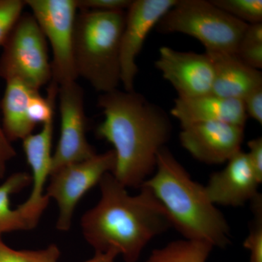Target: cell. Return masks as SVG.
<instances>
[{"label": "cell", "instance_id": "cell-29", "mask_svg": "<svg viewBox=\"0 0 262 262\" xmlns=\"http://www.w3.org/2000/svg\"><path fill=\"white\" fill-rule=\"evenodd\" d=\"M117 256L118 254L114 251H107L104 253L96 252L94 257L84 262H115Z\"/></svg>", "mask_w": 262, "mask_h": 262}, {"label": "cell", "instance_id": "cell-20", "mask_svg": "<svg viewBox=\"0 0 262 262\" xmlns=\"http://www.w3.org/2000/svg\"><path fill=\"white\" fill-rule=\"evenodd\" d=\"M235 55L248 67L255 70H261L262 23L248 26L241 38Z\"/></svg>", "mask_w": 262, "mask_h": 262}, {"label": "cell", "instance_id": "cell-17", "mask_svg": "<svg viewBox=\"0 0 262 262\" xmlns=\"http://www.w3.org/2000/svg\"><path fill=\"white\" fill-rule=\"evenodd\" d=\"M4 96L0 101L3 113V127L10 141L23 140L32 134L36 125L29 117L30 98L37 90L18 80L5 81Z\"/></svg>", "mask_w": 262, "mask_h": 262}, {"label": "cell", "instance_id": "cell-21", "mask_svg": "<svg viewBox=\"0 0 262 262\" xmlns=\"http://www.w3.org/2000/svg\"><path fill=\"white\" fill-rule=\"evenodd\" d=\"M211 2L227 14L248 25L262 23L261 0H211Z\"/></svg>", "mask_w": 262, "mask_h": 262}, {"label": "cell", "instance_id": "cell-27", "mask_svg": "<svg viewBox=\"0 0 262 262\" xmlns=\"http://www.w3.org/2000/svg\"><path fill=\"white\" fill-rule=\"evenodd\" d=\"M248 160L259 182L262 183V138H256L248 141Z\"/></svg>", "mask_w": 262, "mask_h": 262}, {"label": "cell", "instance_id": "cell-5", "mask_svg": "<svg viewBox=\"0 0 262 262\" xmlns=\"http://www.w3.org/2000/svg\"><path fill=\"white\" fill-rule=\"evenodd\" d=\"M248 24L206 0H178L157 25L161 34L180 33L198 39L206 53L235 54Z\"/></svg>", "mask_w": 262, "mask_h": 262}, {"label": "cell", "instance_id": "cell-18", "mask_svg": "<svg viewBox=\"0 0 262 262\" xmlns=\"http://www.w3.org/2000/svg\"><path fill=\"white\" fill-rule=\"evenodd\" d=\"M32 184V177L25 172L10 176L0 185V237L2 234L15 231L31 230L37 225L17 207L10 206V196Z\"/></svg>", "mask_w": 262, "mask_h": 262}, {"label": "cell", "instance_id": "cell-7", "mask_svg": "<svg viewBox=\"0 0 262 262\" xmlns=\"http://www.w3.org/2000/svg\"><path fill=\"white\" fill-rule=\"evenodd\" d=\"M53 52L52 80L58 86L77 80L74 34L76 0H25Z\"/></svg>", "mask_w": 262, "mask_h": 262}, {"label": "cell", "instance_id": "cell-8", "mask_svg": "<svg viewBox=\"0 0 262 262\" xmlns=\"http://www.w3.org/2000/svg\"><path fill=\"white\" fill-rule=\"evenodd\" d=\"M115 166V151L111 149L83 161L65 165L51 174L49 186L45 194L50 200H55L58 205L56 227L58 230H70L79 202L86 193L99 184L106 173H113Z\"/></svg>", "mask_w": 262, "mask_h": 262}, {"label": "cell", "instance_id": "cell-12", "mask_svg": "<svg viewBox=\"0 0 262 262\" xmlns=\"http://www.w3.org/2000/svg\"><path fill=\"white\" fill-rule=\"evenodd\" d=\"M181 144L194 159L215 165L227 161L241 150L244 127L223 122H198L181 125Z\"/></svg>", "mask_w": 262, "mask_h": 262}, {"label": "cell", "instance_id": "cell-10", "mask_svg": "<svg viewBox=\"0 0 262 262\" xmlns=\"http://www.w3.org/2000/svg\"><path fill=\"white\" fill-rule=\"evenodd\" d=\"M178 0H134L126 11L120 42V75L125 91H134L136 58L146 38Z\"/></svg>", "mask_w": 262, "mask_h": 262}, {"label": "cell", "instance_id": "cell-23", "mask_svg": "<svg viewBox=\"0 0 262 262\" xmlns=\"http://www.w3.org/2000/svg\"><path fill=\"white\" fill-rule=\"evenodd\" d=\"M251 202L254 221L244 246L250 252V262H262V200L258 194Z\"/></svg>", "mask_w": 262, "mask_h": 262}, {"label": "cell", "instance_id": "cell-1", "mask_svg": "<svg viewBox=\"0 0 262 262\" xmlns=\"http://www.w3.org/2000/svg\"><path fill=\"white\" fill-rule=\"evenodd\" d=\"M98 105L104 120L96 134L114 147L113 177L126 188H139L154 173L160 150L170 139L168 114L139 93L118 89L102 94Z\"/></svg>", "mask_w": 262, "mask_h": 262}, {"label": "cell", "instance_id": "cell-15", "mask_svg": "<svg viewBox=\"0 0 262 262\" xmlns=\"http://www.w3.org/2000/svg\"><path fill=\"white\" fill-rule=\"evenodd\" d=\"M170 115L181 125L216 122L246 126L247 114L243 101L209 93L191 98H176Z\"/></svg>", "mask_w": 262, "mask_h": 262}, {"label": "cell", "instance_id": "cell-22", "mask_svg": "<svg viewBox=\"0 0 262 262\" xmlns=\"http://www.w3.org/2000/svg\"><path fill=\"white\" fill-rule=\"evenodd\" d=\"M60 256L59 248L55 244L37 251H16L7 246L0 237V262H58Z\"/></svg>", "mask_w": 262, "mask_h": 262}, {"label": "cell", "instance_id": "cell-24", "mask_svg": "<svg viewBox=\"0 0 262 262\" xmlns=\"http://www.w3.org/2000/svg\"><path fill=\"white\" fill-rule=\"evenodd\" d=\"M25 6V0H0V46L8 39Z\"/></svg>", "mask_w": 262, "mask_h": 262}, {"label": "cell", "instance_id": "cell-19", "mask_svg": "<svg viewBox=\"0 0 262 262\" xmlns=\"http://www.w3.org/2000/svg\"><path fill=\"white\" fill-rule=\"evenodd\" d=\"M213 248L207 243L179 239L154 250L145 262H206Z\"/></svg>", "mask_w": 262, "mask_h": 262}, {"label": "cell", "instance_id": "cell-25", "mask_svg": "<svg viewBox=\"0 0 262 262\" xmlns=\"http://www.w3.org/2000/svg\"><path fill=\"white\" fill-rule=\"evenodd\" d=\"M78 9L100 12L126 11L132 0H76Z\"/></svg>", "mask_w": 262, "mask_h": 262}, {"label": "cell", "instance_id": "cell-4", "mask_svg": "<svg viewBox=\"0 0 262 262\" xmlns=\"http://www.w3.org/2000/svg\"><path fill=\"white\" fill-rule=\"evenodd\" d=\"M126 11L80 9L76 18L74 60L77 77L102 94L121 83L120 42Z\"/></svg>", "mask_w": 262, "mask_h": 262}, {"label": "cell", "instance_id": "cell-6", "mask_svg": "<svg viewBox=\"0 0 262 262\" xmlns=\"http://www.w3.org/2000/svg\"><path fill=\"white\" fill-rule=\"evenodd\" d=\"M0 77L39 91L52 80L47 39L32 13H24L3 46Z\"/></svg>", "mask_w": 262, "mask_h": 262}, {"label": "cell", "instance_id": "cell-2", "mask_svg": "<svg viewBox=\"0 0 262 262\" xmlns=\"http://www.w3.org/2000/svg\"><path fill=\"white\" fill-rule=\"evenodd\" d=\"M99 187V201L81 220L84 239L96 252L114 251L136 262L151 239L171 227L166 211L149 189L131 195L111 173Z\"/></svg>", "mask_w": 262, "mask_h": 262}, {"label": "cell", "instance_id": "cell-11", "mask_svg": "<svg viewBox=\"0 0 262 262\" xmlns=\"http://www.w3.org/2000/svg\"><path fill=\"white\" fill-rule=\"evenodd\" d=\"M155 68L173 86L178 98H191L211 93L214 69L208 54L176 51L164 46L159 49Z\"/></svg>", "mask_w": 262, "mask_h": 262}, {"label": "cell", "instance_id": "cell-16", "mask_svg": "<svg viewBox=\"0 0 262 262\" xmlns=\"http://www.w3.org/2000/svg\"><path fill=\"white\" fill-rule=\"evenodd\" d=\"M206 54L211 58L214 69L213 94L242 101L253 90L262 86L261 71L245 64L235 54Z\"/></svg>", "mask_w": 262, "mask_h": 262}, {"label": "cell", "instance_id": "cell-9", "mask_svg": "<svg viewBox=\"0 0 262 262\" xmlns=\"http://www.w3.org/2000/svg\"><path fill=\"white\" fill-rule=\"evenodd\" d=\"M61 130L52 160L51 173L65 165L89 159L96 155L86 137L84 91L76 81L58 88Z\"/></svg>", "mask_w": 262, "mask_h": 262}, {"label": "cell", "instance_id": "cell-26", "mask_svg": "<svg viewBox=\"0 0 262 262\" xmlns=\"http://www.w3.org/2000/svg\"><path fill=\"white\" fill-rule=\"evenodd\" d=\"M242 101L248 117L262 125V86L253 90Z\"/></svg>", "mask_w": 262, "mask_h": 262}, {"label": "cell", "instance_id": "cell-28", "mask_svg": "<svg viewBox=\"0 0 262 262\" xmlns=\"http://www.w3.org/2000/svg\"><path fill=\"white\" fill-rule=\"evenodd\" d=\"M16 155L11 141L7 138L0 124V179L5 177L7 165Z\"/></svg>", "mask_w": 262, "mask_h": 262}, {"label": "cell", "instance_id": "cell-13", "mask_svg": "<svg viewBox=\"0 0 262 262\" xmlns=\"http://www.w3.org/2000/svg\"><path fill=\"white\" fill-rule=\"evenodd\" d=\"M225 168L212 173L204 186L207 196L215 206H244L259 193L261 182L253 171L247 153L241 150L227 162Z\"/></svg>", "mask_w": 262, "mask_h": 262}, {"label": "cell", "instance_id": "cell-14", "mask_svg": "<svg viewBox=\"0 0 262 262\" xmlns=\"http://www.w3.org/2000/svg\"><path fill=\"white\" fill-rule=\"evenodd\" d=\"M53 117L43 124L42 130L23 139V149L32 170V192L28 199L18 208L38 224L50 199L45 194V186L51 177Z\"/></svg>", "mask_w": 262, "mask_h": 262}, {"label": "cell", "instance_id": "cell-3", "mask_svg": "<svg viewBox=\"0 0 262 262\" xmlns=\"http://www.w3.org/2000/svg\"><path fill=\"white\" fill-rule=\"evenodd\" d=\"M141 187L149 189L166 211L171 227L185 239L224 248L230 243V229L204 186L193 180L167 148L160 150L155 173Z\"/></svg>", "mask_w": 262, "mask_h": 262}]
</instances>
